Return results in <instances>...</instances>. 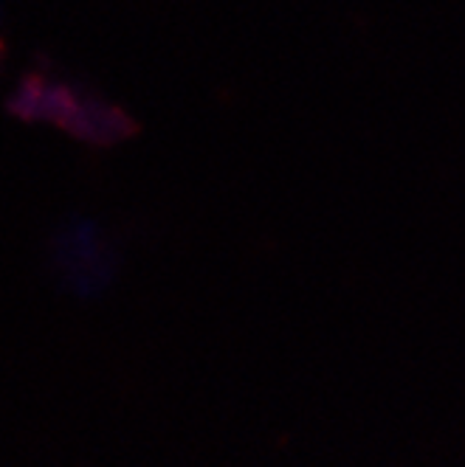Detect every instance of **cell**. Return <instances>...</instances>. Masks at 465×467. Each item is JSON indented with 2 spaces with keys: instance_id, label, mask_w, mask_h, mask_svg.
Returning <instances> with one entry per match:
<instances>
[{
  "instance_id": "cell-1",
  "label": "cell",
  "mask_w": 465,
  "mask_h": 467,
  "mask_svg": "<svg viewBox=\"0 0 465 467\" xmlns=\"http://www.w3.org/2000/svg\"><path fill=\"white\" fill-rule=\"evenodd\" d=\"M54 262L65 282L82 296H93L99 287H105L113 274L111 251L90 220H71L62 225L54 237Z\"/></svg>"
},
{
  "instance_id": "cell-2",
  "label": "cell",
  "mask_w": 465,
  "mask_h": 467,
  "mask_svg": "<svg viewBox=\"0 0 465 467\" xmlns=\"http://www.w3.org/2000/svg\"><path fill=\"white\" fill-rule=\"evenodd\" d=\"M62 130L90 147H113L130 136H136L139 127L122 108L105 102L102 96L82 93L77 110L62 124Z\"/></svg>"
}]
</instances>
